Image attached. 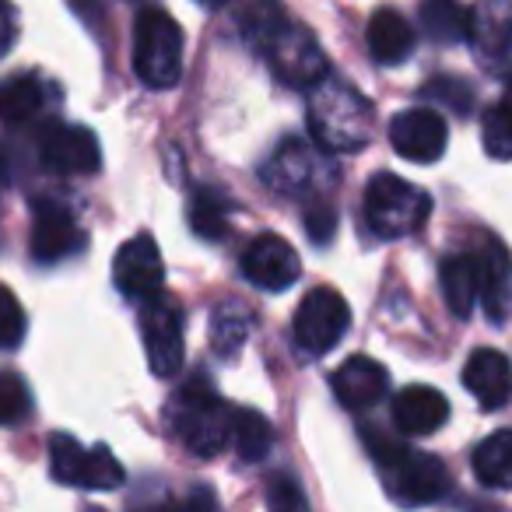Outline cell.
I'll use <instances>...</instances> for the list:
<instances>
[{
	"label": "cell",
	"instance_id": "obj_27",
	"mask_svg": "<svg viewBox=\"0 0 512 512\" xmlns=\"http://www.w3.org/2000/svg\"><path fill=\"white\" fill-rule=\"evenodd\" d=\"M228 197L211 186H200L190 197V228L207 242H218L228 228Z\"/></svg>",
	"mask_w": 512,
	"mask_h": 512
},
{
	"label": "cell",
	"instance_id": "obj_6",
	"mask_svg": "<svg viewBox=\"0 0 512 512\" xmlns=\"http://www.w3.org/2000/svg\"><path fill=\"white\" fill-rule=\"evenodd\" d=\"M432 197L393 172H379L365 186V221L379 239H407L428 221Z\"/></svg>",
	"mask_w": 512,
	"mask_h": 512
},
{
	"label": "cell",
	"instance_id": "obj_31",
	"mask_svg": "<svg viewBox=\"0 0 512 512\" xmlns=\"http://www.w3.org/2000/svg\"><path fill=\"white\" fill-rule=\"evenodd\" d=\"M25 337V309L8 285H0V351L18 348Z\"/></svg>",
	"mask_w": 512,
	"mask_h": 512
},
{
	"label": "cell",
	"instance_id": "obj_5",
	"mask_svg": "<svg viewBox=\"0 0 512 512\" xmlns=\"http://www.w3.org/2000/svg\"><path fill=\"white\" fill-rule=\"evenodd\" d=\"M134 74L155 92L183 78V29L158 8H144L134 22Z\"/></svg>",
	"mask_w": 512,
	"mask_h": 512
},
{
	"label": "cell",
	"instance_id": "obj_3",
	"mask_svg": "<svg viewBox=\"0 0 512 512\" xmlns=\"http://www.w3.org/2000/svg\"><path fill=\"white\" fill-rule=\"evenodd\" d=\"M362 439H365V446H369V453H372V460H376L390 495L397 498L400 505H432L446 495L449 474L439 456L414 453L404 442L379 435V428H365Z\"/></svg>",
	"mask_w": 512,
	"mask_h": 512
},
{
	"label": "cell",
	"instance_id": "obj_39",
	"mask_svg": "<svg viewBox=\"0 0 512 512\" xmlns=\"http://www.w3.org/2000/svg\"><path fill=\"white\" fill-rule=\"evenodd\" d=\"M200 4H211V8H218V4H225V0H200Z\"/></svg>",
	"mask_w": 512,
	"mask_h": 512
},
{
	"label": "cell",
	"instance_id": "obj_4",
	"mask_svg": "<svg viewBox=\"0 0 512 512\" xmlns=\"http://www.w3.org/2000/svg\"><path fill=\"white\" fill-rule=\"evenodd\" d=\"M169 425L193 456H214L225 449L232 428V407L221 400L207 376H193L179 386L169 404Z\"/></svg>",
	"mask_w": 512,
	"mask_h": 512
},
{
	"label": "cell",
	"instance_id": "obj_26",
	"mask_svg": "<svg viewBox=\"0 0 512 512\" xmlns=\"http://www.w3.org/2000/svg\"><path fill=\"white\" fill-rule=\"evenodd\" d=\"M421 29L432 43L453 46L467 39V11L456 0H425L421 4Z\"/></svg>",
	"mask_w": 512,
	"mask_h": 512
},
{
	"label": "cell",
	"instance_id": "obj_18",
	"mask_svg": "<svg viewBox=\"0 0 512 512\" xmlns=\"http://www.w3.org/2000/svg\"><path fill=\"white\" fill-rule=\"evenodd\" d=\"M330 390H334V397L341 400V407H348V411L358 414V411L376 407L379 400L386 397L390 379H386V369L376 362V358L355 355L334 369V376H330Z\"/></svg>",
	"mask_w": 512,
	"mask_h": 512
},
{
	"label": "cell",
	"instance_id": "obj_41",
	"mask_svg": "<svg viewBox=\"0 0 512 512\" xmlns=\"http://www.w3.org/2000/svg\"><path fill=\"white\" fill-rule=\"evenodd\" d=\"M88 512H102V509H88Z\"/></svg>",
	"mask_w": 512,
	"mask_h": 512
},
{
	"label": "cell",
	"instance_id": "obj_22",
	"mask_svg": "<svg viewBox=\"0 0 512 512\" xmlns=\"http://www.w3.org/2000/svg\"><path fill=\"white\" fill-rule=\"evenodd\" d=\"M439 285H442V299H446L449 313H453L456 320H470L477 306V274H474L470 253L442 256Z\"/></svg>",
	"mask_w": 512,
	"mask_h": 512
},
{
	"label": "cell",
	"instance_id": "obj_17",
	"mask_svg": "<svg viewBox=\"0 0 512 512\" xmlns=\"http://www.w3.org/2000/svg\"><path fill=\"white\" fill-rule=\"evenodd\" d=\"M320 176H327V162L320 158V151H313L306 141H295V137L281 141L264 165V183L278 193H309L316 190Z\"/></svg>",
	"mask_w": 512,
	"mask_h": 512
},
{
	"label": "cell",
	"instance_id": "obj_19",
	"mask_svg": "<svg viewBox=\"0 0 512 512\" xmlns=\"http://www.w3.org/2000/svg\"><path fill=\"white\" fill-rule=\"evenodd\" d=\"M463 386L467 393L484 407V411H498L509 404L512 397V365L502 351L495 348H477L463 365Z\"/></svg>",
	"mask_w": 512,
	"mask_h": 512
},
{
	"label": "cell",
	"instance_id": "obj_20",
	"mask_svg": "<svg viewBox=\"0 0 512 512\" xmlns=\"http://www.w3.org/2000/svg\"><path fill=\"white\" fill-rule=\"evenodd\" d=\"M449 421V400L435 386H407L393 400V425L404 435H432Z\"/></svg>",
	"mask_w": 512,
	"mask_h": 512
},
{
	"label": "cell",
	"instance_id": "obj_7",
	"mask_svg": "<svg viewBox=\"0 0 512 512\" xmlns=\"http://www.w3.org/2000/svg\"><path fill=\"white\" fill-rule=\"evenodd\" d=\"M348 327H351L348 302L341 299V292L323 285V288H313V292L299 302L292 334H295V344H299L302 355L320 358L341 344V337L348 334Z\"/></svg>",
	"mask_w": 512,
	"mask_h": 512
},
{
	"label": "cell",
	"instance_id": "obj_11",
	"mask_svg": "<svg viewBox=\"0 0 512 512\" xmlns=\"http://www.w3.org/2000/svg\"><path fill=\"white\" fill-rule=\"evenodd\" d=\"M477 274V302L491 323H505L512 313V256L495 235H481L470 249Z\"/></svg>",
	"mask_w": 512,
	"mask_h": 512
},
{
	"label": "cell",
	"instance_id": "obj_10",
	"mask_svg": "<svg viewBox=\"0 0 512 512\" xmlns=\"http://www.w3.org/2000/svg\"><path fill=\"white\" fill-rule=\"evenodd\" d=\"M113 281L130 302H151L162 295L165 264L162 249L151 235H134L113 256Z\"/></svg>",
	"mask_w": 512,
	"mask_h": 512
},
{
	"label": "cell",
	"instance_id": "obj_32",
	"mask_svg": "<svg viewBox=\"0 0 512 512\" xmlns=\"http://www.w3.org/2000/svg\"><path fill=\"white\" fill-rule=\"evenodd\" d=\"M425 95L432 102H439V106L460 113V116H467L470 109H474V92H470V85H467V81H460V78H435V81H428Z\"/></svg>",
	"mask_w": 512,
	"mask_h": 512
},
{
	"label": "cell",
	"instance_id": "obj_16",
	"mask_svg": "<svg viewBox=\"0 0 512 512\" xmlns=\"http://www.w3.org/2000/svg\"><path fill=\"white\" fill-rule=\"evenodd\" d=\"M449 141V127L435 109H404L390 123V144L407 162H439Z\"/></svg>",
	"mask_w": 512,
	"mask_h": 512
},
{
	"label": "cell",
	"instance_id": "obj_21",
	"mask_svg": "<svg viewBox=\"0 0 512 512\" xmlns=\"http://www.w3.org/2000/svg\"><path fill=\"white\" fill-rule=\"evenodd\" d=\"M365 39H369L372 60L383 67L404 64V60L414 53V25L393 8H379L376 15L369 18Z\"/></svg>",
	"mask_w": 512,
	"mask_h": 512
},
{
	"label": "cell",
	"instance_id": "obj_12",
	"mask_svg": "<svg viewBox=\"0 0 512 512\" xmlns=\"http://www.w3.org/2000/svg\"><path fill=\"white\" fill-rule=\"evenodd\" d=\"M467 43L477 64L498 71L512 60V0H477L467 11Z\"/></svg>",
	"mask_w": 512,
	"mask_h": 512
},
{
	"label": "cell",
	"instance_id": "obj_8",
	"mask_svg": "<svg viewBox=\"0 0 512 512\" xmlns=\"http://www.w3.org/2000/svg\"><path fill=\"white\" fill-rule=\"evenodd\" d=\"M50 474L60 484H74V488H95V491H113L123 484V467L113 460L109 446L85 449L74 435L57 432L50 439Z\"/></svg>",
	"mask_w": 512,
	"mask_h": 512
},
{
	"label": "cell",
	"instance_id": "obj_2",
	"mask_svg": "<svg viewBox=\"0 0 512 512\" xmlns=\"http://www.w3.org/2000/svg\"><path fill=\"white\" fill-rule=\"evenodd\" d=\"M306 123L323 151H362L372 141V106L355 85L323 78L309 92Z\"/></svg>",
	"mask_w": 512,
	"mask_h": 512
},
{
	"label": "cell",
	"instance_id": "obj_36",
	"mask_svg": "<svg viewBox=\"0 0 512 512\" xmlns=\"http://www.w3.org/2000/svg\"><path fill=\"white\" fill-rule=\"evenodd\" d=\"M186 512H214V495L207 488L193 491V498H190V505H186Z\"/></svg>",
	"mask_w": 512,
	"mask_h": 512
},
{
	"label": "cell",
	"instance_id": "obj_35",
	"mask_svg": "<svg viewBox=\"0 0 512 512\" xmlns=\"http://www.w3.org/2000/svg\"><path fill=\"white\" fill-rule=\"evenodd\" d=\"M18 39V15H15V4L11 0H0V60L8 57L11 46Z\"/></svg>",
	"mask_w": 512,
	"mask_h": 512
},
{
	"label": "cell",
	"instance_id": "obj_14",
	"mask_svg": "<svg viewBox=\"0 0 512 512\" xmlns=\"http://www.w3.org/2000/svg\"><path fill=\"white\" fill-rule=\"evenodd\" d=\"M242 274L249 285L264 288V292H285L299 281L302 264L292 242H285L281 235H256L242 253Z\"/></svg>",
	"mask_w": 512,
	"mask_h": 512
},
{
	"label": "cell",
	"instance_id": "obj_9",
	"mask_svg": "<svg viewBox=\"0 0 512 512\" xmlns=\"http://www.w3.org/2000/svg\"><path fill=\"white\" fill-rule=\"evenodd\" d=\"M141 341L148 351V365L158 379H172L183 369V309L169 295L144 302L141 309Z\"/></svg>",
	"mask_w": 512,
	"mask_h": 512
},
{
	"label": "cell",
	"instance_id": "obj_15",
	"mask_svg": "<svg viewBox=\"0 0 512 512\" xmlns=\"http://www.w3.org/2000/svg\"><path fill=\"white\" fill-rule=\"evenodd\" d=\"M39 158H43L46 169L60 172V176H92L102 165L99 137L88 127L57 123L39 141Z\"/></svg>",
	"mask_w": 512,
	"mask_h": 512
},
{
	"label": "cell",
	"instance_id": "obj_25",
	"mask_svg": "<svg viewBox=\"0 0 512 512\" xmlns=\"http://www.w3.org/2000/svg\"><path fill=\"white\" fill-rule=\"evenodd\" d=\"M474 477L484 488H512V428L488 435L474 449Z\"/></svg>",
	"mask_w": 512,
	"mask_h": 512
},
{
	"label": "cell",
	"instance_id": "obj_23",
	"mask_svg": "<svg viewBox=\"0 0 512 512\" xmlns=\"http://www.w3.org/2000/svg\"><path fill=\"white\" fill-rule=\"evenodd\" d=\"M46 106V88L36 74H15V78L0 81V120L11 127L36 120Z\"/></svg>",
	"mask_w": 512,
	"mask_h": 512
},
{
	"label": "cell",
	"instance_id": "obj_13",
	"mask_svg": "<svg viewBox=\"0 0 512 512\" xmlns=\"http://www.w3.org/2000/svg\"><path fill=\"white\" fill-rule=\"evenodd\" d=\"M29 249L39 264H60L67 256L81 253L85 249V232H81L71 207L60 204V200H39L36 218H32Z\"/></svg>",
	"mask_w": 512,
	"mask_h": 512
},
{
	"label": "cell",
	"instance_id": "obj_30",
	"mask_svg": "<svg viewBox=\"0 0 512 512\" xmlns=\"http://www.w3.org/2000/svg\"><path fill=\"white\" fill-rule=\"evenodd\" d=\"M29 386L15 372H0V425H18L29 414Z\"/></svg>",
	"mask_w": 512,
	"mask_h": 512
},
{
	"label": "cell",
	"instance_id": "obj_40",
	"mask_svg": "<svg viewBox=\"0 0 512 512\" xmlns=\"http://www.w3.org/2000/svg\"><path fill=\"white\" fill-rule=\"evenodd\" d=\"M509 102H512V78H509Z\"/></svg>",
	"mask_w": 512,
	"mask_h": 512
},
{
	"label": "cell",
	"instance_id": "obj_29",
	"mask_svg": "<svg viewBox=\"0 0 512 512\" xmlns=\"http://www.w3.org/2000/svg\"><path fill=\"white\" fill-rule=\"evenodd\" d=\"M484 151L498 162H512V102H495L484 113Z\"/></svg>",
	"mask_w": 512,
	"mask_h": 512
},
{
	"label": "cell",
	"instance_id": "obj_24",
	"mask_svg": "<svg viewBox=\"0 0 512 512\" xmlns=\"http://www.w3.org/2000/svg\"><path fill=\"white\" fill-rule=\"evenodd\" d=\"M228 442L246 463L264 460L274 446V428L260 411L249 407H232V428H228Z\"/></svg>",
	"mask_w": 512,
	"mask_h": 512
},
{
	"label": "cell",
	"instance_id": "obj_33",
	"mask_svg": "<svg viewBox=\"0 0 512 512\" xmlns=\"http://www.w3.org/2000/svg\"><path fill=\"white\" fill-rule=\"evenodd\" d=\"M267 509L271 512H309L306 491L292 474H274L267 488Z\"/></svg>",
	"mask_w": 512,
	"mask_h": 512
},
{
	"label": "cell",
	"instance_id": "obj_37",
	"mask_svg": "<svg viewBox=\"0 0 512 512\" xmlns=\"http://www.w3.org/2000/svg\"><path fill=\"white\" fill-rule=\"evenodd\" d=\"M141 512H186V509L176 502H158V505H148V509H141Z\"/></svg>",
	"mask_w": 512,
	"mask_h": 512
},
{
	"label": "cell",
	"instance_id": "obj_28",
	"mask_svg": "<svg viewBox=\"0 0 512 512\" xmlns=\"http://www.w3.org/2000/svg\"><path fill=\"white\" fill-rule=\"evenodd\" d=\"M249 337V313L239 302H225L211 316V344L218 355H235Z\"/></svg>",
	"mask_w": 512,
	"mask_h": 512
},
{
	"label": "cell",
	"instance_id": "obj_34",
	"mask_svg": "<svg viewBox=\"0 0 512 512\" xmlns=\"http://www.w3.org/2000/svg\"><path fill=\"white\" fill-rule=\"evenodd\" d=\"M306 228H309V239H316L320 246H327L330 235H334V228H337L334 211H330L327 204H316L313 211L306 214Z\"/></svg>",
	"mask_w": 512,
	"mask_h": 512
},
{
	"label": "cell",
	"instance_id": "obj_1",
	"mask_svg": "<svg viewBox=\"0 0 512 512\" xmlns=\"http://www.w3.org/2000/svg\"><path fill=\"white\" fill-rule=\"evenodd\" d=\"M242 36L253 50L264 53L274 78L299 92H313L327 78L323 46L306 25L292 22L278 0H253L242 15Z\"/></svg>",
	"mask_w": 512,
	"mask_h": 512
},
{
	"label": "cell",
	"instance_id": "obj_38",
	"mask_svg": "<svg viewBox=\"0 0 512 512\" xmlns=\"http://www.w3.org/2000/svg\"><path fill=\"white\" fill-rule=\"evenodd\" d=\"M8 190V162H4V155H0V193Z\"/></svg>",
	"mask_w": 512,
	"mask_h": 512
}]
</instances>
